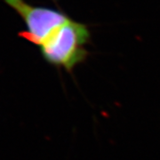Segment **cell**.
<instances>
[{"mask_svg": "<svg viewBox=\"0 0 160 160\" xmlns=\"http://www.w3.org/2000/svg\"><path fill=\"white\" fill-rule=\"evenodd\" d=\"M4 2L16 12L25 23L26 29L20 31L19 36L38 46L71 18L62 10L32 6L25 0Z\"/></svg>", "mask_w": 160, "mask_h": 160, "instance_id": "cell-2", "label": "cell"}, {"mask_svg": "<svg viewBox=\"0 0 160 160\" xmlns=\"http://www.w3.org/2000/svg\"><path fill=\"white\" fill-rule=\"evenodd\" d=\"M90 42L91 31L88 26L70 18L38 47L48 64L71 72L86 60L89 54L86 46Z\"/></svg>", "mask_w": 160, "mask_h": 160, "instance_id": "cell-1", "label": "cell"}]
</instances>
